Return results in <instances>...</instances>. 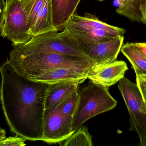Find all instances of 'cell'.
Wrapping results in <instances>:
<instances>
[{
	"label": "cell",
	"instance_id": "obj_1",
	"mask_svg": "<svg viewBox=\"0 0 146 146\" xmlns=\"http://www.w3.org/2000/svg\"><path fill=\"white\" fill-rule=\"evenodd\" d=\"M0 99L11 131L27 140L42 141L49 84L29 79L8 61L0 67Z\"/></svg>",
	"mask_w": 146,
	"mask_h": 146
},
{
	"label": "cell",
	"instance_id": "obj_2",
	"mask_svg": "<svg viewBox=\"0 0 146 146\" xmlns=\"http://www.w3.org/2000/svg\"><path fill=\"white\" fill-rule=\"evenodd\" d=\"M8 61L28 79L60 68L91 71L95 66L87 57L59 53H43L24 56H10Z\"/></svg>",
	"mask_w": 146,
	"mask_h": 146
},
{
	"label": "cell",
	"instance_id": "obj_3",
	"mask_svg": "<svg viewBox=\"0 0 146 146\" xmlns=\"http://www.w3.org/2000/svg\"><path fill=\"white\" fill-rule=\"evenodd\" d=\"M108 88L91 81L87 85L78 88V102L72 119L73 132L92 117L116 107L117 101L110 94Z\"/></svg>",
	"mask_w": 146,
	"mask_h": 146
},
{
	"label": "cell",
	"instance_id": "obj_4",
	"mask_svg": "<svg viewBox=\"0 0 146 146\" xmlns=\"http://www.w3.org/2000/svg\"><path fill=\"white\" fill-rule=\"evenodd\" d=\"M43 53H59L88 58L82 52L76 41L64 31L49 32L33 36L27 43L14 46L9 56H24Z\"/></svg>",
	"mask_w": 146,
	"mask_h": 146
},
{
	"label": "cell",
	"instance_id": "obj_5",
	"mask_svg": "<svg viewBox=\"0 0 146 146\" xmlns=\"http://www.w3.org/2000/svg\"><path fill=\"white\" fill-rule=\"evenodd\" d=\"M1 36L10 40L14 46L23 44L33 36L26 14L19 0H7L6 7L0 20Z\"/></svg>",
	"mask_w": 146,
	"mask_h": 146
},
{
	"label": "cell",
	"instance_id": "obj_6",
	"mask_svg": "<svg viewBox=\"0 0 146 146\" xmlns=\"http://www.w3.org/2000/svg\"><path fill=\"white\" fill-rule=\"evenodd\" d=\"M118 87L129 114L130 131L137 133L139 146L146 142V105L137 84L126 78L119 81Z\"/></svg>",
	"mask_w": 146,
	"mask_h": 146
},
{
	"label": "cell",
	"instance_id": "obj_7",
	"mask_svg": "<svg viewBox=\"0 0 146 146\" xmlns=\"http://www.w3.org/2000/svg\"><path fill=\"white\" fill-rule=\"evenodd\" d=\"M59 105L56 108L44 110L42 141L48 143L61 142L74 133L72 128V117L63 115Z\"/></svg>",
	"mask_w": 146,
	"mask_h": 146
},
{
	"label": "cell",
	"instance_id": "obj_8",
	"mask_svg": "<svg viewBox=\"0 0 146 146\" xmlns=\"http://www.w3.org/2000/svg\"><path fill=\"white\" fill-rule=\"evenodd\" d=\"M123 40V36H118L109 41L96 43L75 40L82 52L94 62V68H98L115 61L121 51Z\"/></svg>",
	"mask_w": 146,
	"mask_h": 146
},
{
	"label": "cell",
	"instance_id": "obj_9",
	"mask_svg": "<svg viewBox=\"0 0 146 146\" xmlns=\"http://www.w3.org/2000/svg\"><path fill=\"white\" fill-rule=\"evenodd\" d=\"M128 69L124 61H115L102 67L93 68L88 75V79L97 85L109 87L124 78Z\"/></svg>",
	"mask_w": 146,
	"mask_h": 146
},
{
	"label": "cell",
	"instance_id": "obj_10",
	"mask_svg": "<svg viewBox=\"0 0 146 146\" xmlns=\"http://www.w3.org/2000/svg\"><path fill=\"white\" fill-rule=\"evenodd\" d=\"M63 31L70 37L79 42L96 43L106 42L118 36H123L125 32L110 31L100 29L79 27L67 23Z\"/></svg>",
	"mask_w": 146,
	"mask_h": 146
},
{
	"label": "cell",
	"instance_id": "obj_11",
	"mask_svg": "<svg viewBox=\"0 0 146 146\" xmlns=\"http://www.w3.org/2000/svg\"><path fill=\"white\" fill-rule=\"evenodd\" d=\"M90 71L60 68L47 70L29 79L49 85L62 82H76L80 84L88 79Z\"/></svg>",
	"mask_w": 146,
	"mask_h": 146
},
{
	"label": "cell",
	"instance_id": "obj_12",
	"mask_svg": "<svg viewBox=\"0 0 146 146\" xmlns=\"http://www.w3.org/2000/svg\"><path fill=\"white\" fill-rule=\"evenodd\" d=\"M81 0H51L52 23L56 31L64 29Z\"/></svg>",
	"mask_w": 146,
	"mask_h": 146
},
{
	"label": "cell",
	"instance_id": "obj_13",
	"mask_svg": "<svg viewBox=\"0 0 146 146\" xmlns=\"http://www.w3.org/2000/svg\"><path fill=\"white\" fill-rule=\"evenodd\" d=\"M79 85L76 82L49 84L46 93L45 109L57 107L67 96L78 89Z\"/></svg>",
	"mask_w": 146,
	"mask_h": 146
},
{
	"label": "cell",
	"instance_id": "obj_14",
	"mask_svg": "<svg viewBox=\"0 0 146 146\" xmlns=\"http://www.w3.org/2000/svg\"><path fill=\"white\" fill-rule=\"evenodd\" d=\"M68 23L79 27L88 29H100L110 31L126 32V30L124 29L106 24L99 20L94 15L88 13L84 16H80L75 13L73 15Z\"/></svg>",
	"mask_w": 146,
	"mask_h": 146
},
{
	"label": "cell",
	"instance_id": "obj_15",
	"mask_svg": "<svg viewBox=\"0 0 146 146\" xmlns=\"http://www.w3.org/2000/svg\"><path fill=\"white\" fill-rule=\"evenodd\" d=\"M50 31H56L52 23L51 0H45L38 14L35 25L31 31V34L33 37Z\"/></svg>",
	"mask_w": 146,
	"mask_h": 146
},
{
	"label": "cell",
	"instance_id": "obj_16",
	"mask_svg": "<svg viewBox=\"0 0 146 146\" xmlns=\"http://www.w3.org/2000/svg\"><path fill=\"white\" fill-rule=\"evenodd\" d=\"M116 11L131 20L145 24L146 0H127L125 4L117 8Z\"/></svg>",
	"mask_w": 146,
	"mask_h": 146
},
{
	"label": "cell",
	"instance_id": "obj_17",
	"mask_svg": "<svg viewBox=\"0 0 146 146\" xmlns=\"http://www.w3.org/2000/svg\"><path fill=\"white\" fill-rule=\"evenodd\" d=\"M121 51L130 62L136 75H146V56L136 48L134 43L125 44Z\"/></svg>",
	"mask_w": 146,
	"mask_h": 146
},
{
	"label": "cell",
	"instance_id": "obj_18",
	"mask_svg": "<svg viewBox=\"0 0 146 146\" xmlns=\"http://www.w3.org/2000/svg\"><path fill=\"white\" fill-rule=\"evenodd\" d=\"M93 145L92 136L87 127L81 126L66 140L62 146H93Z\"/></svg>",
	"mask_w": 146,
	"mask_h": 146
},
{
	"label": "cell",
	"instance_id": "obj_19",
	"mask_svg": "<svg viewBox=\"0 0 146 146\" xmlns=\"http://www.w3.org/2000/svg\"><path fill=\"white\" fill-rule=\"evenodd\" d=\"M78 100V89L69 94L60 104V108L62 113L65 115L73 117Z\"/></svg>",
	"mask_w": 146,
	"mask_h": 146
},
{
	"label": "cell",
	"instance_id": "obj_20",
	"mask_svg": "<svg viewBox=\"0 0 146 146\" xmlns=\"http://www.w3.org/2000/svg\"><path fill=\"white\" fill-rule=\"evenodd\" d=\"M44 1L45 0H36L35 3L28 15L27 20H28V25L30 27V34H31V31L32 30L35 25L38 14L43 5Z\"/></svg>",
	"mask_w": 146,
	"mask_h": 146
},
{
	"label": "cell",
	"instance_id": "obj_21",
	"mask_svg": "<svg viewBox=\"0 0 146 146\" xmlns=\"http://www.w3.org/2000/svg\"><path fill=\"white\" fill-rule=\"evenodd\" d=\"M26 141V139L25 138L16 135L15 136L9 137L0 141V146H25Z\"/></svg>",
	"mask_w": 146,
	"mask_h": 146
},
{
	"label": "cell",
	"instance_id": "obj_22",
	"mask_svg": "<svg viewBox=\"0 0 146 146\" xmlns=\"http://www.w3.org/2000/svg\"><path fill=\"white\" fill-rule=\"evenodd\" d=\"M136 81L144 101L146 99V75H136Z\"/></svg>",
	"mask_w": 146,
	"mask_h": 146
},
{
	"label": "cell",
	"instance_id": "obj_23",
	"mask_svg": "<svg viewBox=\"0 0 146 146\" xmlns=\"http://www.w3.org/2000/svg\"><path fill=\"white\" fill-rule=\"evenodd\" d=\"M136 48L146 56V43H134Z\"/></svg>",
	"mask_w": 146,
	"mask_h": 146
},
{
	"label": "cell",
	"instance_id": "obj_24",
	"mask_svg": "<svg viewBox=\"0 0 146 146\" xmlns=\"http://www.w3.org/2000/svg\"><path fill=\"white\" fill-rule=\"evenodd\" d=\"M6 7V2L4 0H0V20Z\"/></svg>",
	"mask_w": 146,
	"mask_h": 146
},
{
	"label": "cell",
	"instance_id": "obj_25",
	"mask_svg": "<svg viewBox=\"0 0 146 146\" xmlns=\"http://www.w3.org/2000/svg\"><path fill=\"white\" fill-rule=\"evenodd\" d=\"M127 0H115L114 1V5L116 7H121L123 6Z\"/></svg>",
	"mask_w": 146,
	"mask_h": 146
},
{
	"label": "cell",
	"instance_id": "obj_26",
	"mask_svg": "<svg viewBox=\"0 0 146 146\" xmlns=\"http://www.w3.org/2000/svg\"><path fill=\"white\" fill-rule=\"evenodd\" d=\"M6 138V133L5 130L0 127V141L3 140Z\"/></svg>",
	"mask_w": 146,
	"mask_h": 146
},
{
	"label": "cell",
	"instance_id": "obj_27",
	"mask_svg": "<svg viewBox=\"0 0 146 146\" xmlns=\"http://www.w3.org/2000/svg\"><path fill=\"white\" fill-rule=\"evenodd\" d=\"M145 24L146 25V12L145 14Z\"/></svg>",
	"mask_w": 146,
	"mask_h": 146
},
{
	"label": "cell",
	"instance_id": "obj_28",
	"mask_svg": "<svg viewBox=\"0 0 146 146\" xmlns=\"http://www.w3.org/2000/svg\"><path fill=\"white\" fill-rule=\"evenodd\" d=\"M146 146V142L145 143V145H144V146Z\"/></svg>",
	"mask_w": 146,
	"mask_h": 146
},
{
	"label": "cell",
	"instance_id": "obj_29",
	"mask_svg": "<svg viewBox=\"0 0 146 146\" xmlns=\"http://www.w3.org/2000/svg\"><path fill=\"white\" fill-rule=\"evenodd\" d=\"M145 101V105H146V99L145 100V101Z\"/></svg>",
	"mask_w": 146,
	"mask_h": 146
},
{
	"label": "cell",
	"instance_id": "obj_30",
	"mask_svg": "<svg viewBox=\"0 0 146 146\" xmlns=\"http://www.w3.org/2000/svg\"><path fill=\"white\" fill-rule=\"evenodd\" d=\"M98 1H104V0H98Z\"/></svg>",
	"mask_w": 146,
	"mask_h": 146
}]
</instances>
